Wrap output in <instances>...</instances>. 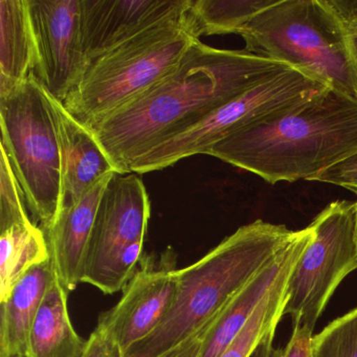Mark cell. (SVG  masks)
Listing matches in <instances>:
<instances>
[{
	"label": "cell",
	"instance_id": "20",
	"mask_svg": "<svg viewBox=\"0 0 357 357\" xmlns=\"http://www.w3.org/2000/svg\"><path fill=\"white\" fill-rule=\"evenodd\" d=\"M278 0H192L185 14L194 37L238 34L255 16Z\"/></svg>",
	"mask_w": 357,
	"mask_h": 357
},
{
	"label": "cell",
	"instance_id": "26",
	"mask_svg": "<svg viewBox=\"0 0 357 357\" xmlns=\"http://www.w3.org/2000/svg\"><path fill=\"white\" fill-rule=\"evenodd\" d=\"M336 14L349 35L357 30V0H324Z\"/></svg>",
	"mask_w": 357,
	"mask_h": 357
},
{
	"label": "cell",
	"instance_id": "8",
	"mask_svg": "<svg viewBox=\"0 0 357 357\" xmlns=\"http://www.w3.org/2000/svg\"><path fill=\"white\" fill-rule=\"evenodd\" d=\"M151 216L149 196L135 173H114L100 200L82 283L105 294L122 291L144 257Z\"/></svg>",
	"mask_w": 357,
	"mask_h": 357
},
{
	"label": "cell",
	"instance_id": "3",
	"mask_svg": "<svg viewBox=\"0 0 357 357\" xmlns=\"http://www.w3.org/2000/svg\"><path fill=\"white\" fill-rule=\"evenodd\" d=\"M298 231L257 220L178 269L174 302L160 327L124 357H160L208 327L229 301L296 238Z\"/></svg>",
	"mask_w": 357,
	"mask_h": 357
},
{
	"label": "cell",
	"instance_id": "4",
	"mask_svg": "<svg viewBox=\"0 0 357 357\" xmlns=\"http://www.w3.org/2000/svg\"><path fill=\"white\" fill-rule=\"evenodd\" d=\"M237 35L244 51L287 64L357 100V54L324 0H278Z\"/></svg>",
	"mask_w": 357,
	"mask_h": 357
},
{
	"label": "cell",
	"instance_id": "9",
	"mask_svg": "<svg viewBox=\"0 0 357 357\" xmlns=\"http://www.w3.org/2000/svg\"><path fill=\"white\" fill-rule=\"evenodd\" d=\"M356 214L357 202L337 200L309 225L312 239L294 264L286 286L284 314L291 317L294 329H314L336 288L357 269Z\"/></svg>",
	"mask_w": 357,
	"mask_h": 357
},
{
	"label": "cell",
	"instance_id": "15",
	"mask_svg": "<svg viewBox=\"0 0 357 357\" xmlns=\"http://www.w3.org/2000/svg\"><path fill=\"white\" fill-rule=\"evenodd\" d=\"M310 227L298 231L296 238L240 290L206 331L198 357H220L241 332L263 298L284 271L302 255L312 239Z\"/></svg>",
	"mask_w": 357,
	"mask_h": 357
},
{
	"label": "cell",
	"instance_id": "13",
	"mask_svg": "<svg viewBox=\"0 0 357 357\" xmlns=\"http://www.w3.org/2000/svg\"><path fill=\"white\" fill-rule=\"evenodd\" d=\"M50 98L61 147V212L74 206L98 181L116 170L93 132L79 123L62 102L51 95Z\"/></svg>",
	"mask_w": 357,
	"mask_h": 357
},
{
	"label": "cell",
	"instance_id": "12",
	"mask_svg": "<svg viewBox=\"0 0 357 357\" xmlns=\"http://www.w3.org/2000/svg\"><path fill=\"white\" fill-rule=\"evenodd\" d=\"M192 0H81L87 66L151 26L189 9Z\"/></svg>",
	"mask_w": 357,
	"mask_h": 357
},
{
	"label": "cell",
	"instance_id": "21",
	"mask_svg": "<svg viewBox=\"0 0 357 357\" xmlns=\"http://www.w3.org/2000/svg\"><path fill=\"white\" fill-rule=\"evenodd\" d=\"M310 357H357V309L313 336Z\"/></svg>",
	"mask_w": 357,
	"mask_h": 357
},
{
	"label": "cell",
	"instance_id": "6",
	"mask_svg": "<svg viewBox=\"0 0 357 357\" xmlns=\"http://www.w3.org/2000/svg\"><path fill=\"white\" fill-rule=\"evenodd\" d=\"M1 149L24 192L26 206L43 231L61 208L62 158L50 93L31 75L0 98Z\"/></svg>",
	"mask_w": 357,
	"mask_h": 357
},
{
	"label": "cell",
	"instance_id": "25",
	"mask_svg": "<svg viewBox=\"0 0 357 357\" xmlns=\"http://www.w3.org/2000/svg\"><path fill=\"white\" fill-rule=\"evenodd\" d=\"M313 330L306 327L294 328L285 348L273 349L269 357H310Z\"/></svg>",
	"mask_w": 357,
	"mask_h": 357
},
{
	"label": "cell",
	"instance_id": "23",
	"mask_svg": "<svg viewBox=\"0 0 357 357\" xmlns=\"http://www.w3.org/2000/svg\"><path fill=\"white\" fill-rule=\"evenodd\" d=\"M312 181L331 183L357 193V152L317 174Z\"/></svg>",
	"mask_w": 357,
	"mask_h": 357
},
{
	"label": "cell",
	"instance_id": "18",
	"mask_svg": "<svg viewBox=\"0 0 357 357\" xmlns=\"http://www.w3.org/2000/svg\"><path fill=\"white\" fill-rule=\"evenodd\" d=\"M68 294L56 279L35 319L26 357H82L87 340L77 333L70 321Z\"/></svg>",
	"mask_w": 357,
	"mask_h": 357
},
{
	"label": "cell",
	"instance_id": "24",
	"mask_svg": "<svg viewBox=\"0 0 357 357\" xmlns=\"http://www.w3.org/2000/svg\"><path fill=\"white\" fill-rule=\"evenodd\" d=\"M82 357H124V351L107 332L96 327L87 340Z\"/></svg>",
	"mask_w": 357,
	"mask_h": 357
},
{
	"label": "cell",
	"instance_id": "29",
	"mask_svg": "<svg viewBox=\"0 0 357 357\" xmlns=\"http://www.w3.org/2000/svg\"><path fill=\"white\" fill-rule=\"evenodd\" d=\"M351 40H352L353 47H354L355 52L357 54V30L350 34Z\"/></svg>",
	"mask_w": 357,
	"mask_h": 357
},
{
	"label": "cell",
	"instance_id": "11",
	"mask_svg": "<svg viewBox=\"0 0 357 357\" xmlns=\"http://www.w3.org/2000/svg\"><path fill=\"white\" fill-rule=\"evenodd\" d=\"M177 255L172 248L144 255L121 300L100 314L97 327L107 332L124 353L153 333L166 319L177 288Z\"/></svg>",
	"mask_w": 357,
	"mask_h": 357
},
{
	"label": "cell",
	"instance_id": "30",
	"mask_svg": "<svg viewBox=\"0 0 357 357\" xmlns=\"http://www.w3.org/2000/svg\"><path fill=\"white\" fill-rule=\"evenodd\" d=\"M357 195V193H356ZM355 236H356V243H357V214H356V227H355Z\"/></svg>",
	"mask_w": 357,
	"mask_h": 357
},
{
	"label": "cell",
	"instance_id": "2",
	"mask_svg": "<svg viewBox=\"0 0 357 357\" xmlns=\"http://www.w3.org/2000/svg\"><path fill=\"white\" fill-rule=\"evenodd\" d=\"M357 152V100L328 87L264 122L236 131L208 155L271 185L312 181Z\"/></svg>",
	"mask_w": 357,
	"mask_h": 357
},
{
	"label": "cell",
	"instance_id": "5",
	"mask_svg": "<svg viewBox=\"0 0 357 357\" xmlns=\"http://www.w3.org/2000/svg\"><path fill=\"white\" fill-rule=\"evenodd\" d=\"M187 11L91 62L66 97L64 107L91 130L162 80L198 40L185 24Z\"/></svg>",
	"mask_w": 357,
	"mask_h": 357
},
{
	"label": "cell",
	"instance_id": "1",
	"mask_svg": "<svg viewBox=\"0 0 357 357\" xmlns=\"http://www.w3.org/2000/svg\"><path fill=\"white\" fill-rule=\"evenodd\" d=\"M290 66L244 51L194 41L176 68L91 129L116 172L155 146L189 130L208 114Z\"/></svg>",
	"mask_w": 357,
	"mask_h": 357
},
{
	"label": "cell",
	"instance_id": "7",
	"mask_svg": "<svg viewBox=\"0 0 357 357\" xmlns=\"http://www.w3.org/2000/svg\"><path fill=\"white\" fill-rule=\"evenodd\" d=\"M328 89L309 75L289 68L265 79L208 114L189 130L160 144L132 162L130 173L162 170L208 150L236 131L264 122Z\"/></svg>",
	"mask_w": 357,
	"mask_h": 357
},
{
	"label": "cell",
	"instance_id": "16",
	"mask_svg": "<svg viewBox=\"0 0 357 357\" xmlns=\"http://www.w3.org/2000/svg\"><path fill=\"white\" fill-rule=\"evenodd\" d=\"M56 277L51 259L35 265L0 302V357H26L31 331Z\"/></svg>",
	"mask_w": 357,
	"mask_h": 357
},
{
	"label": "cell",
	"instance_id": "28",
	"mask_svg": "<svg viewBox=\"0 0 357 357\" xmlns=\"http://www.w3.org/2000/svg\"><path fill=\"white\" fill-rule=\"evenodd\" d=\"M275 333H271L266 336L264 340L259 344L258 348L256 349L250 357H269L271 351L273 350V342Z\"/></svg>",
	"mask_w": 357,
	"mask_h": 357
},
{
	"label": "cell",
	"instance_id": "14",
	"mask_svg": "<svg viewBox=\"0 0 357 357\" xmlns=\"http://www.w3.org/2000/svg\"><path fill=\"white\" fill-rule=\"evenodd\" d=\"M114 173L98 181L74 206L61 211L55 225L45 231L56 277L68 294L82 283L100 200Z\"/></svg>",
	"mask_w": 357,
	"mask_h": 357
},
{
	"label": "cell",
	"instance_id": "19",
	"mask_svg": "<svg viewBox=\"0 0 357 357\" xmlns=\"http://www.w3.org/2000/svg\"><path fill=\"white\" fill-rule=\"evenodd\" d=\"M49 259L45 231L32 219L0 225V302L26 271Z\"/></svg>",
	"mask_w": 357,
	"mask_h": 357
},
{
	"label": "cell",
	"instance_id": "22",
	"mask_svg": "<svg viewBox=\"0 0 357 357\" xmlns=\"http://www.w3.org/2000/svg\"><path fill=\"white\" fill-rule=\"evenodd\" d=\"M31 219L24 192L16 178L11 162L1 149L0 160V225Z\"/></svg>",
	"mask_w": 357,
	"mask_h": 357
},
{
	"label": "cell",
	"instance_id": "10",
	"mask_svg": "<svg viewBox=\"0 0 357 357\" xmlns=\"http://www.w3.org/2000/svg\"><path fill=\"white\" fill-rule=\"evenodd\" d=\"M35 47L32 76L63 103L87 68L81 0H26Z\"/></svg>",
	"mask_w": 357,
	"mask_h": 357
},
{
	"label": "cell",
	"instance_id": "17",
	"mask_svg": "<svg viewBox=\"0 0 357 357\" xmlns=\"http://www.w3.org/2000/svg\"><path fill=\"white\" fill-rule=\"evenodd\" d=\"M35 47L26 0H0V98L32 75Z\"/></svg>",
	"mask_w": 357,
	"mask_h": 357
},
{
	"label": "cell",
	"instance_id": "27",
	"mask_svg": "<svg viewBox=\"0 0 357 357\" xmlns=\"http://www.w3.org/2000/svg\"><path fill=\"white\" fill-rule=\"evenodd\" d=\"M212 324V323H211ZM210 324V325H211ZM204 328L202 331L198 332L195 335L192 336L187 342L181 344V346L171 350L170 352L162 354L160 357H198L199 356L200 349H202V340L206 330L210 327Z\"/></svg>",
	"mask_w": 357,
	"mask_h": 357
}]
</instances>
